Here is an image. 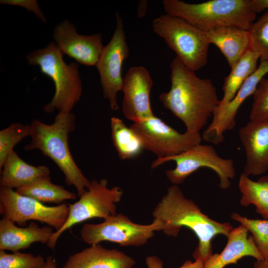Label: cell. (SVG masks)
Here are the masks:
<instances>
[{
  "instance_id": "cell-5",
  "label": "cell",
  "mask_w": 268,
  "mask_h": 268,
  "mask_svg": "<svg viewBox=\"0 0 268 268\" xmlns=\"http://www.w3.org/2000/svg\"><path fill=\"white\" fill-rule=\"evenodd\" d=\"M64 55L56 43L52 42L45 48L35 50L26 56L29 64L38 66L41 72L54 83V97L44 106L47 113L55 110L70 112L82 94L78 65L76 63L67 65L63 60Z\"/></svg>"
},
{
  "instance_id": "cell-17",
  "label": "cell",
  "mask_w": 268,
  "mask_h": 268,
  "mask_svg": "<svg viewBox=\"0 0 268 268\" xmlns=\"http://www.w3.org/2000/svg\"><path fill=\"white\" fill-rule=\"evenodd\" d=\"M248 230L244 225L233 228L227 237V243L219 254H212L203 263L202 268H224L236 264L246 256L255 258L258 262L264 261L252 235H248Z\"/></svg>"
},
{
  "instance_id": "cell-11",
  "label": "cell",
  "mask_w": 268,
  "mask_h": 268,
  "mask_svg": "<svg viewBox=\"0 0 268 268\" xmlns=\"http://www.w3.org/2000/svg\"><path fill=\"white\" fill-rule=\"evenodd\" d=\"M69 206L61 203L49 206L13 189L0 187V213L2 218L10 220L19 226H27L28 220H37L59 230L69 214Z\"/></svg>"
},
{
  "instance_id": "cell-6",
  "label": "cell",
  "mask_w": 268,
  "mask_h": 268,
  "mask_svg": "<svg viewBox=\"0 0 268 268\" xmlns=\"http://www.w3.org/2000/svg\"><path fill=\"white\" fill-rule=\"evenodd\" d=\"M152 26L188 69L195 72L206 65L210 43L205 32L166 13L154 19Z\"/></svg>"
},
{
  "instance_id": "cell-36",
  "label": "cell",
  "mask_w": 268,
  "mask_h": 268,
  "mask_svg": "<svg viewBox=\"0 0 268 268\" xmlns=\"http://www.w3.org/2000/svg\"><path fill=\"white\" fill-rule=\"evenodd\" d=\"M257 268H268V262L261 261L256 263L255 265Z\"/></svg>"
},
{
  "instance_id": "cell-30",
  "label": "cell",
  "mask_w": 268,
  "mask_h": 268,
  "mask_svg": "<svg viewBox=\"0 0 268 268\" xmlns=\"http://www.w3.org/2000/svg\"><path fill=\"white\" fill-rule=\"evenodd\" d=\"M253 102L250 114L251 121L268 118V77H264L253 95Z\"/></svg>"
},
{
  "instance_id": "cell-1",
  "label": "cell",
  "mask_w": 268,
  "mask_h": 268,
  "mask_svg": "<svg viewBox=\"0 0 268 268\" xmlns=\"http://www.w3.org/2000/svg\"><path fill=\"white\" fill-rule=\"evenodd\" d=\"M170 67L171 88L159 99L184 123L186 132L200 133L219 106L216 88L210 79L198 76L176 56Z\"/></svg>"
},
{
  "instance_id": "cell-16",
  "label": "cell",
  "mask_w": 268,
  "mask_h": 268,
  "mask_svg": "<svg viewBox=\"0 0 268 268\" xmlns=\"http://www.w3.org/2000/svg\"><path fill=\"white\" fill-rule=\"evenodd\" d=\"M239 135L246 155L243 173L249 177L266 173L268 170V118L250 120L240 129Z\"/></svg>"
},
{
  "instance_id": "cell-23",
  "label": "cell",
  "mask_w": 268,
  "mask_h": 268,
  "mask_svg": "<svg viewBox=\"0 0 268 268\" xmlns=\"http://www.w3.org/2000/svg\"><path fill=\"white\" fill-rule=\"evenodd\" d=\"M20 195L32 198L42 203L61 204L68 200H75V194L66 190L63 186L52 183L50 175L37 178L29 184L15 190Z\"/></svg>"
},
{
  "instance_id": "cell-35",
  "label": "cell",
  "mask_w": 268,
  "mask_h": 268,
  "mask_svg": "<svg viewBox=\"0 0 268 268\" xmlns=\"http://www.w3.org/2000/svg\"><path fill=\"white\" fill-rule=\"evenodd\" d=\"M42 268H57L56 260L52 256H48L46 258L45 264Z\"/></svg>"
},
{
  "instance_id": "cell-19",
  "label": "cell",
  "mask_w": 268,
  "mask_h": 268,
  "mask_svg": "<svg viewBox=\"0 0 268 268\" xmlns=\"http://www.w3.org/2000/svg\"><path fill=\"white\" fill-rule=\"evenodd\" d=\"M49 226L39 227L30 221L26 227H18L12 221L2 218L0 220V250L12 252L29 248L36 242L47 244L55 231Z\"/></svg>"
},
{
  "instance_id": "cell-27",
  "label": "cell",
  "mask_w": 268,
  "mask_h": 268,
  "mask_svg": "<svg viewBox=\"0 0 268 268\" xmlns=\"http://www.w3.org/2000/svg\"><path fill=\"white\" fill-rule=\"evenodd\" d=\"M231 218L244 225L252 233L264 261L268 262V220L249 219L235 212L231 214Z\"/></svg>"
},
{
  "instance_id": "cell-4",
  "label": "cell",
  "mask_w": 268,
  "mask_h": 268,
  "mask_svg": "<svg viewBox=\"0 0 268 268\" xmlns=\"http://www.w3.org/2000/svg\"><path fill=\"white\" fill-rule=\"evenodd\" d=\"M162 3L166 14L181 18L204 32L223 27L249 30L256 16L250 0H210L199 3L164 0Z\"/></svg>"
},
{
  "instance_id": "cell-32",
  "label": "cell",
  "mask_w": 268,
  "mask_h": 268,
  "mask_svg": "<svg viewBox=\"0 0 268 268\" xmlns=\"http://www.w3.org/2000/svg\"><path fill=\"white\" fill-rule=\"evenodd\" d=\"M0 3L24 7L29 11L34 12L37 17L40 18L44 22H46V18L35 0H1Z\"/></svg>"
},
{
  "instance_id": "cell-9",
  "label": "cell",
  "mask_w": 268,
  "mask_h": 268,
  "mask_svg": "<svg viewBox=\"0 0 268 268\" xmlns=\"http://www.w3.org/2000/svg\"><path fill=\"white\" fill-rule=\"evenodd\" d=\"M123 195L122 189L118 186L108 187V181L102 179L93 180L86 192L78 201L69 206V214L62 228L55 231L47 245L54 250L60 236L75 224L93 218L104 219L117 213L116 204Z\"/></svg>"
},
{
  "instance_id": "cell-26",
  "label": "cell",
  "mask_w": 268,
  "mask_h": 268,
  "mask_svg": "<svg viewBox=\"0 0 268 268\" xmlns=\"http://www.w3.org/2000/svg\"><path fill=\"white\" fill-rule=\"evenodd\" d=\"M31 133L30 125L20 123H13L0 131V170L13 147Z\"/></svg>"
},
{
  "instance_id": "cell-2",
  "label": "cell",
  "mask_w": 268,
  "mask_h": 268,
  "mask_svg": "<svg viewBox=\"0 0 268 268\" xmlns=\"http://www.w3.org/2000/svg\"><path fill=\"white\" fill-rule=\"evenodd\" d=\"M152 214L154 218L163 221V231L168 236H176L182 227L192 230L199 239L193 257L203 262L212 254L213 238L219 234L227 237L233 228L229 222H217L204 214L194 201L184 196L176 185L168 187Z\"/></svg>"
},
{
  "instance_id": "cell-31",
  "label": "cell",
  "mask_w": 268,
  "mask_h": 268,
  "mask_svg": "<svg viewBox=\"0 0 268 268\" xmlns=\"http://www.w3.org/2000/svg\"><path fill=\"white\" fill-rule=\"evenodd\" d=\"M203 263L200 259L195 260L194 262L187 260L179 268H202ZM145 264L147 268H163V261L154 255L147 257Z\"/></svg>"
},
{
  "instance_id": "cell-12",
  "label": "cell",
  "mask_w": 268,
  "mask_h": 268,
  "mask_svg": "<svg viewBox=\"0 0 268 268\" xmlns=\"http://www.w3.org/2000/svg\"><path fill=\"white\" fill-rule=\"evenodd\" d=\"M116 27L108 44L104 46L96 65L100 76L103 97L108 99L111 109L119 110L117 95L122 91L124 61L129 55L130 50L126 42L122 18L116 12Z\"/></svg>"
},
{
  "instance_id": "cell-3",
  "label": "cell",
  "mask_w": 268,
  "mask_h": 268,
  "mask_svg": "<svg viewBox=\"0 0 268 268\" xmlns=\"http://www.w3.org/2000/svg\"><path fill=\"white\" fill-rule=\"evenodd\" d=\"M75 116L71 112H59L50 125L34 120L30 124L31 142L24 149H38L50 158L63 173L66 184L76 188L79 198L87 190L90 181L83 174L70 152L68 135L75 129Z\"/></svg>"
},
{
  "instance_id": "cell-34",
  "label": "cell",
  "mask_w": 268,
  "mask_h": 268,
  "mask_svg": "<svg viewBox=\"0 0 268 268\" xmlns=\"http://www.w3.org/2000/svg\"><path fill=\"white\" fill-rule=\"evenodd\" d=\"M147 1L140 0L137 5V12L138 18H142L146 14L147 8Z\"/></svg>"
},
{
  "instance_id": "cell-24",
  "label": "cell",
  "mask_w": 268,
  "mask_h": 268,
  "mask_svg": "<svg viewBox=\"0 0 268 268\" xmlns=\"http://www.w3.org/2000/svg\"><path fill=\"white\" fill-rule=\"evenodd\" d=\"M238 188L241 193L240 204L243 206L254 205L256 211L268 219V175L255 181L243 173L239 178Z\"/></svg>"
},
{
  "instance_id": "cell-28",
  "label": "cell",
  "mask_w": 268,
  "mask_h": 268,
  "mask_svg": "<svg viewBox=\"0 0 268 268\" xmlns=\"http://www.w3.org/2000/svg\"><path fill=\"white\" fill-rule=\"evenodd\" d=\"M249 32L250 50L259 55L261 61L268 62V10L253 23Z\"/></svg>"
},
{
  "instance_id": "cell-25",
  "label": "cell",
  "mask_w": 268,
  "mask_h": 268,
  "mask_svg": "<svg viewBox=\"0 0 268 268\" xmlns=\"http://www.w3.org/2000/svg\"><path fill=\"white\" fill-rule=\"evenodd\" d=\"M113 146L121 159L127 160L138 156L144 149L139 138L123 120L113 117L110 120Z\"/></svg>"
},
{
  "instance_id": "cell-14",
  "label": "cell",
  "mask_w": 268,
  "mask_h": 268,
  "mask_svg": "<svg viewBox=\"0 0 268 268\" xmlns=\"http://www.w3.org/2000/svg\"><path fill=\"white\" fill-rule=\"evenodd\" d=\"M53 38L64 55L86 66H96L104 47L101 33L78 34L75 26L67 20L54 28Z\"/></svg>"
},
{
  "instance_id": "cell-15",
  "label": "cell",
  "mask_w": 268,
  "mask_h": 268,
  "mask_svg": "<svg viewBox=\"0 0 268 268\" xmlns=\"http://www.w3.org/2000/svg\"><path fill=\"white\" fill-rule=\"evenodd\" d=\"M268 73V62L261 61L257 70L245 81L217 121L210 124L203 132V140L216 145L223 141L224 134L235 126L236 116L240 107L253 95L261 80Z\"/></svg>"
},
{
  "instance_id": "cell-29",
  "label": "cell",
  "mask_w": 268,
  "mask_h": 268,
  "mask_svg": "<svg viewBox=\"0 0 268 268\" xmlns=\"http://www.w3.org/2000/svg\"><path fill=\"white\" fill-rule=\"evenodd\" d=\"M46 261L43 256L19 251L8 254L0 250V268H42Z\"/></svg>"
},
{
  "instance_id": "cell-18",
  "label": "cell",
  "mask_w": 268,
  "mask_h": 268,
  "mask_svg": "<svg viewBox=\"0 0 268 268\" xmlns=\"http://www.w3.org/2000/svg\"><path fill=\"white\" fill-rule=\"evenodd\" d=\"M135 264L125 253L99 243L69 256L62 268H133Z\"/></svg>"
},
{
  "instance_id": "cell-10",
  "label": "cell",
  "mask_w": 268,
  "mask_h": 268,
  "mask_svg": "<svg viewBox=\"0 0 268 268\" xmlns=\"http://www.w3.org/2000/svg\"><path fill=\"white\" fill-rule=\"evenodd\" d=\"M130 127L139 138L143 149L154 153L157 158L179 154L200 144L202 140L200 133H179L154 115L134 122Z\"/></svg>"
},
{
  "instance_id": "cell-20",
  "label": "cell",
  "mask_w": 268,
  "mask_h": 268,
  "mask_svg": "<svg viewBox=\"0 0 268 268\" xmlns=\"http://www.w3.org/2000/svg\"><path fill=\"white\" fill-rule=\"evenodd\" d=\"M205 33L210 44H214L219 49L230 68L251 49L249 30L234 27H223Z\"/></svg>"
},
{
  "instance_id": "cell-22",
  "label": "cell",
  "mask_w": 268,
  "mask_h": 268,
  "mask_svg": "<svg viewBox=\"0 0 268 268\" xmlns=\"http://www.w3.org/2000/svg\"><path fill=\"white\" fill-rule=\"evenodd\" d=\"M0 171V187L11 189H17L38 177L50 174L46 166H34L29 164L14 150L7 157Z\"/></svg>"
},
{
  "instance_id": "cell-33",
  "label": "cell",
  "mask_w": 268,
  "mask_h": 268,
  "mask_svg": "<svg viewBox=\"0 0 268 268\" xmlns=\"http://www.w3.org/2000/svg\"><path fill=\"white\" fill-rule=\"evenodd\" d=\"M252 10L256 14L265 9L268 10V0H250Z\"/></svg>"
},
{
  "instance_id": "cell-13",
  "label": "cell",
  "mask_w": 268,
  "mask_h": 268,
  "mask_svg": "<svg viewBox=\"0 0 268 268\" xmlns=\"http://www.w3.org/2000/svg\"><path fill=\"white\" fill-rule=\"evenodd\" d=\"M153 82L143 66L130 67L123 78L124 116L133 122L154 115L150 103V91Z\"/></svg>"
},
{
  "instance_id": "cell-7",
  "label": "cell",
  "mask_w": 268,
  "mask_h": 268,
  "mask_svg": "<svg viewBox=\"0 0 268 268\" xmlns=\"http://www.w3.org/2000/svg\"><path fill=\"white\" fill-rule=\"evenodd\" d=\"M169 161H174L176 167L168 169L165 175L173 184L178 185L199 169L208 168L214 171L219 179V187L226 190L231 186L230 180L235 176L234 161L220 157L214 148L207 144H199L179 154L164 158H156L151 168L154 169Z\"/></svg>"
},
{
  "instance_id": "cell-8",
  "label": "cell",
  "mask_w": 268,
  "mask_h": 268,
  "mask_svg": "<svg viewBox=\"0 0 268 268\" xmlns=\"http://www.w3.org/2000/svg\"><path fill=\"white\" fill-rule=\"evenodd\" d=\"M164 225L159 218L142 225L134 223L122 213H116L98 224L85 223L80 231L82 241L90 245L108 241L121 246L138 247L145 244L155 231H163Z\"/></svg>"
},
{
  "instance_id": "cell-21",
  "label": "cell",
  "mask_w": 268,
  "mask_h": 268,
  "mask_svg": "<svg viewBox=\"0 0 268 268\" xmlns=\"http://www.w3.org/2000/svg\"><path fill=\"white\" fill-rule=\"evenodd\" d=\"M259 55L249 50L231 68L229 74L225 77L222 89L223 96L212 116L210 124L214 123L226 106L235 96L245 81L258 68Z\"/></svg>"
}]
</instances>
